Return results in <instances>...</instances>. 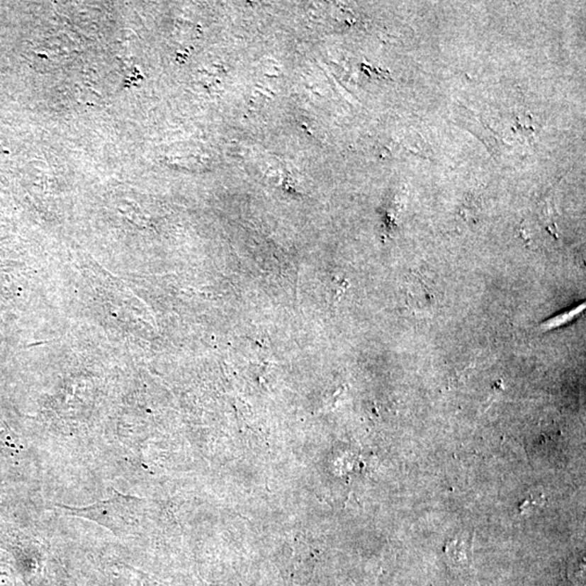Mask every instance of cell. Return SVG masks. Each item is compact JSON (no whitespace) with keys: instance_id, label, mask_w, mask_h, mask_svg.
Listing matches in <instances>:
<instances>
[{"instance_id":"6da1fadb","label":"cell","mask_w":586,"mask_h":586,"mask_svg":"<svg viewBox=\"0 0 586 586\" xmlns=\"http://www.w3.org/2000/svg\"><path fill=\"white\" fill-rule=\"evenodd\" d=\"M451 551L447 553L449 557L452 559L453 563H467L469 561V546L467 544H463V542H455L453 541L451 543Z\"/></svg>"}]
</instances>
